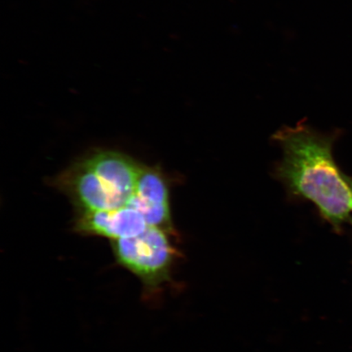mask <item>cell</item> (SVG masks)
<instances>
[{"label": "cell", "mask_w": 352, "mask_h": 352, "mask_svg": "<svg viewBox=\"0 0 352 352\" xmlns=\"http://www.w3.org/2000/svg\"><path fill=\"white\" fill-rule=\"evenodd\" d=\"M171 235L175 236L148 226L138 236L111 241L117 263L138 277L145 293H156L171 280L179 254Z\"/></svg>", "instance_id": "3"}, {"label": "cell", "mask_w": 352, "mask_h": 352, "mask_svg": "<svg viewBox=\"0 0 352 352\" xmlns=\"http://www.w3.org/2000/svg\"><path fill=\"white\" fill-rule=\"evenodd\" d=\"M347 180H349V184H350V186H351V190H352V180L349 178H347Z\"/></svg>", "instance_id": "6"}, {"label": "cell", "mask_w": 352, "mask_h": 352, "mask_svg": "<svg viewBox=\"0 0 352 352\" xmlns=\"http://www.w3.org/2000/svg\"><path fill=\"white\" fill-rule=\"evenodd\" d=\"M126 205L138 210L148 226L175 234L171 221L169 184L157 167L143 166L134 195Z\"/></svg>", "instance_id": "4"}, {"label": "cell", "mask_w": 352, "mask_h": 352, "mask_svg": "<svg viewBox=\"0 0 352 352\" xmlns=\"http://www.w3.org/2000/svg\"><path fill=\"white\" fill-rule=\"evenodd\" d=\"M148 227L146 220L138 210L125 205L114 210L78 212L74 228L82 234L114 241L138 236Z\"/></svg>", "instance_id": "5"}, {"label": "cell", "mask_w": 352, "mask_h": 352, "mask_svg": "<svg viewBox=\"0 0 352 352\" xmlns=\"http://www.w3.org/2000/svg\"><path fill=\"white\" fill-rule=\"evenodd\" d=\"M143 166L124 153L102 151L91 154L56 179L78 212L122 208L134 195Z\"/></svg>", "instance_id": "2"}, {"label": "cell", "mask_w": 352, "mask_h": 352, "mask_svg": "<svg viewBox=\"0 0 352 352\" xmlns=\"http://www.w3.org/2000/svg\"><path fill=\"white\" fill-rule=\"evenodd\" d=\"M274 138L283 151L277 177L290 195L312 202L328 222L340 228L352 211V190L333 160L331 138L301 124L285 127Z\"/></svg>", "instance_id": "1"}]
</instances>
